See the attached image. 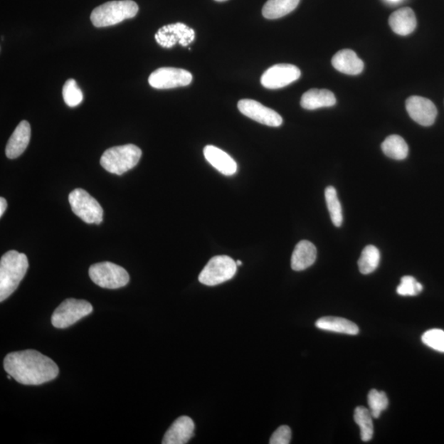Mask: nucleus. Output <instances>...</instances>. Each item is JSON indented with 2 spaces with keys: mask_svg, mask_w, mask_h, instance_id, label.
<instances>
[{
  "mask_svg": "<svg viewBox=\"0 0 444 444\" xmlns=\"http://www.w3.org/2000/svg\"><path fill=\"white\" fill-rule=\"evenodd\" d=\"M7 208V201L4 198H0V216H2Z\"/></svg>",
  "mask_w": 444,
  "mask_h": 444,
  "instance_id": "nucleus-32",
  "label": "nucleus"
},
{
  "mask_svg": "<svg viewBox=\"0 0 444 444\" xmlns=\"http://www.w3.org/2000/svg\"><path fill=\"white\" fill-rule=\"evenodd\" d=\"M195 426L189 416H181L174 421L163 438V444H185L194 435Z\"/></svg>",
  "mask_w": 444,
  "mask_h": 444,
  "instance_id": "nucleus-14",
  "label": "nucleus"
},
{
  "mask_svg": "<svg viewBox=\"0 0 444 444\" xmlns=\"http://www.w3.org/2000/svg\"><path fill=\"white\" fill-rule=\"evenodd\" d=\"M89 277L95 284L105 289H119L130 282L128 272L110 262L93 264L89 268Z\"/></svg>",
  "mask_w": 444,
  "mask_h": 444,
  "instance_id": "nucleus-5",
  "label": "nucleus"
},
{
  "mask_svg": "<svg viewBox=\"0 0 444 444\" xmlns=\"http://www.w3.org/2000/svg\"><path fill=\"white\" fill-rule=\"evenodd\" d=\"M354 420L361 429V437L364 442L372 440L374 435L373 416L364 406H358L354 414Z\"/></svg>",
  "mask_w": 444,
  "mask_h": 444,
  "instance_id": "nucleus-24",
  "label": "nucleus"
},
{
  "mask_svg": "<svg viewBox=\"0 0 444 444\" xmlns=\"http://www.w3.org/2000/svg\"><path fill=\"white\" fill-rule=\"evenodd\" d=\"M31 139V125L28 121L23 120L17 126L8 142L5 153L9 159L18 158L26 149Z\"/></svg>",
  "mask_w": 444,
  "mask_h": 444,
  "instance_id": "nucleus-15",
  "label": "nucleus"
},
{
  "mask_svg": "<svg viewBox=\"0 0 444 444\" xmlns=\"http://www.w3.org/2000/svg\"><path fill=\"white\" fill-rule=\"evenodd\" d=\"M406 107L411 118L422 126H431L435 123L438 110L430 100L413 96L406 100Z\"/></svg>",
  "mask_w": 444,
  "mask_h": 444,
  "instance_id": "nucleus-13",
  "label": "nucleus"
},
{
  "mask_svg": "<svg viewBox=\"0 0 444 444\" xmlns=\"http://www.w3.org/2000/svg\"><path fill=\"white\" fill-rule=\"evenodd\" d=\"M63 97L70 107H76L83 100V94L74 79H68L63 88Z\"/></svg>",
  "mask_w": 444,
  "mask_h": 444,
  "instance_id": "nucleus-28",
  "label": "nucleus"
},
{
  "mask_svg": "<svg viewBox=\"0 0 444 444\" xmlns=\"http://www.w3.org/2000/svg\"><path fill=\"white\" fill-rule=\"evenodd\" d=\"M384 154L396 161L404 160L408 156L409 148L399 135H390L382 144Z\"/></svg>",
  "mask_w": 444,
  "mask_h": 444,
  "instance_id": "nucleus-23",
  "label": "nucleus"
},
{
  "mask_svg": "<svg viewBox=\"0 0 444 444\" xmlns=\"http://www.w3.org/2000/svg\"><path fill=\"white\" fill-rule=\"evenodd\" d=\"M318 329L347 335H357L359 327L353 322L338 317L327 316L316 322Z\"/></svg>",
  "mask_w": 444,
  "mask_h": 444,
  "instance_id": "nucleus-21",
  "label": "nucleus"
},
{
  "mask_svg": "<svg viewBox=\"0 0 444 444\" xmlns=\"http://www.w3.org/2000/svg\"><path fill=\"white\" fill-rule=\"evenodd\" d=\"M4 367L8 374L19 384L41 385L57 378L60 370L54 361L35 350L8 354Z\"/></svg>",
  "mask_w": 444,
  "mask_h": 444,
  "instance_id": "nucleus-1",
  "label": "nucleus"
},
{
  "mask_svg": "<svg viewBox=\"0 0 444 444\" xmlns=\"http://www.w3.org/2000/svg\"><path fill=\"white\" fill-rule=\"evenodd\" d=\"M92 305L87 300L67 299L56 308L51 317V324L56 329H67L78 321L92 314Z\"/></svg>",
  "mask_w": 444,
  "mask_h": 444,
  "instance_id": "nucleus-7",
  "label": "nucleus"
},
{
  "mask_svg": "<svg viewBox=\"0 0 444 444\" xmlns=\"http://www.w3.org/2000/svg\"><path fill=\"white\" fill-rule=\"evenodd\" d=\"M73 213L88 224L99 225L103 221L102 206L86 190L76 189L68 195Z\"/></svg>",
  "mask_w": 444,
  "mask_h": 444,
  "instance_id": "nucleus-6",
  "label": "nucleus"
},
{
  "mask_svg": "<svg viewBox=\"0 0 444 444\" xmlns=\"http://www.w3.org/2000/svg\"><path fill=\"white\" fill-rule=\"evenodd\" d=\"M317 248L308 240H302L296 245L292 256V268L294 271H303L314 263Z\"/></svg>",
  "mask_w": 444,
  "mask_h": 444,
  "instance_id": "nucleus-20",
  "label": "nucleus"
},
{
  "mask_svg": "<svg viewBox=\"0 0 444 444\" xmlns=\"http://www.w3.org/2000/svg\"><path fill=\"white\" fill-rule=\"evenodd\" d=\"M236 264H237V266H240V265H242V262L240 261V260H238V261H236Z\"/></svg>",
  "mask_w": 444,
  "mask_h": 444,
  "instance_id": "nucleus-33",
  "label": "nucleus"
},
{
  "mask_svg": "<svg viewBox=\"0 0 444 444\" xmlns=\"http://www.w3.org/2000/svg\"><path fill=\"white\" fill-rule=\"evenodd\" d=\"M238 109L247 117L256 122L270 127H279L282 125V118L276 111L264 107L256 100L244 99L238 103Z\"/></svg>",
  "mask_w": 444,
  "mask_h": 444,
  "instance_id": "nucleus-12",
  "label": "nucleus"
},
{
  "mask_svg": "<svg viewBox=\"0 0 444 444\" xmlns=\"http://www.w3.org/2000/svg\"><path fill=\"white\" fill-rule=\"evenodd\" d=\"M215 1H216V2H225V1H227V0H215Z\"/></svg>",
  "mask_w": 444,
  "mask_h": 444,
  "instance_id": "nucleus-34",
  "label": "nucleus"
},
{
  "mask_svg": "<svg viewBox=\"0 0 444 444\" xmlns=\"http://www.w3.org/2000/svg\"><path fill=\"white\" fill-rule=\"evenodd\" d=\"M193 80L192 74L189 71L176 68H160L153 72L148 83L156 89H171L186 87Z\"/></svg>",
  "mask_w": 444,
  "mask_h": 444,
  "instance_id": "nucleus-9",
  "label": "nucleus"
},
{
  "mask_svg": "<svg viewBox=\"0 0 444 444\" xmlns=\"http://www.w3.org/2000/svg\"><path fill=\"white\" fill-rule=\"evenodd\" d=\"M368 403L373 418L377 419L381 415L382 411L388 408V396L384 392L373 389L368 395Z\"/></svg>",
  "mask_w": 444,
  "mask_h": 444,
  "instance_id": "nucleus-27",
  "label": "nucleus"
},
{
  "mask_svg": "<svg viewBox=\"0 0 444 444\" xmlns=\"http://www.w3.org/2000/svg\"><path fill=\"white\" fill-rule=\"evenodd\" d=\"M332 65L335 70L348 75H358L364 70V63L352 50H342L332 57Z\"/></svg>",
  "mask_w": 444,
  "mask_h": 444,
  "instance_id": "nucleus-17",
  "label": "nucleus"
},
{
  "mask_svg": "<svg viewBox=\"0 0 444 444\" xmlns=\"http://www.w3.org/2000/svg\"><path fill=\"white\" fill-rule=\"evenodd\" d=\"M155 39L164 48H172L177 43L186 47L195 40V31L182 23L169 24L158 30Z\"/></svg>",
  "mask_w": 444,
  "mask_h": 444,
  "instance_id": "nucleus-10",
  "label": "nucleus"
},
{
  "mask_svg": "<svg viewBox=\"0 0 444 444\" xmlns=\"http://www.w3.org/2000/svg\"><path fill=\"white\" fill-rule=\"evenodd\" d=\"M237 264L226 255L213 257L199 274V282L214 287L233 278L237 271Z\"/></svg>",
  "mask_w": 444,
  "mask_h": 444,
  "instance_id": "nucleus-8",
  "label": "nucleus"
},
{
  "mask_svg": "<svg viewBox=\"0 0 444 444\" xmlns=\"http://www.w3.org/2000/svg\"><path fill=\"white\" fill-rule=\"evenodd\" d=\"M300 75L299 68L289 63H279L264 72L261 83L264 88L268 89H279L298 80Z\"/></svg>",
  "mask_w": 444,
  "mask_h": 444,
  "instance_id": "nucleus-11",
  "label": "nucleus"
},
{
  "mask_svg": "<svg viewBox=\"0 0 444 444\" xmlns=\"http://www.w3.org/2000/svg\"><path fill=\"white\" fill-rule=\"evenodd\" d=\"M388 23L394 33L400 36L413 33L417 24L416 14L411 8L396 10L391 14Z\"/></svg>",
  "mask_w": 444,
  "mask_h": 444,
  "instance_id": "nucleus-18",
  "label": "nucleus"
},
{
  "mask_svg": "<svg viewBox=\"0 0 444 444\" xmlns=\"http://www.w3.org/2000/svg\"><path fill=\"white\" fill-rule=\"evenodd\" d=\"M380 253L374 245H368L364 248L361 258L358 261L359 270L364 275L372 273L379 265Z\"/></svg>",
  "mask_w": 444,
  "mask_h": 444,
  "instance_id": "nucleus-25",
  "label": "nucleus"
},
{
  "mask_svg": "<svg viewBox=\"0 0 444 444\" xmlns=\"http://www.w3.org/2000/svg\"><path fill=\"white\" fill-rule=\"evenodd\" d=\"M421 339L427 347L444 353V331L430 329L423 334Z\"/></svg>",
  "mask_w": 444,
  "mask_h": 444,
  "instance_id": "nucleus-29",
  "label": "nucleus"
},
{
  "mask_svg": "<svg viewBox=\"0 0 444 444\" xmlns=\"http://www.w3.org/2000/svg\"><path fill=\"white\" fill-rule=\"evenodd\" d=\"M292 440V430L287 426H280L273 433L269 443L270 444H289Z\"/></svg>",
  "mask_w": 444,
  "mask_h": 444,
  "instance_id": "nucleus-31",
  "label": "nucleus"
},
{
  "mask_svg": "<svg viewBox=\"0 0 444 444\" xmlns=\"http://www.w3.org/2000/svg\"><path fill=\"white\" fill-rule=\"evenodd\" d=\"M204 154L211 166L224 176H233L237 171V164L230 155L215 146L204 147Z\"/></svg>",
  "mask_w": 444,
  "mask_h": 444,
  "instance_id": "nucleus-16",
  "label": "nucleus"
},
{
  "mask_svg": "<svg viewBox=\"0 0 444 444\" xmlns=\"http://www.w3.org/2000/svg\"><path fill=\"white\" fill-rule=\"evenodd\" d=\"M29 263L24 253L10 250L0 260V301L11 295L28 271Z\"/></svg>",
  "mask_w": 444,
  "mask_h": 444,
  "instance_id": "nucleus-2",
  "label": "nucleus"
},
{
  "mask_svg": "<svg viewBox=\"0 0 444 444\" xmlns=\"http://www.w3.org/2000/svg\"><path fill=\"white\" fill-rule=\"evenodd\" d=\"M300 0H268L263 8V17L278 19L294 11Z\"/></svg>",
  "mask_w": 444,
  "mask_h": 444,
  "instance_id": "nucleus-22",
  "label": "nucleus"
},
{
  "mask_svg": "<svg viewBox=\"0 0 444 444\" xmlns=\"http://www.w3.org/2000/svg\"><path fill=\"white\" fill-rule=\"evenodd\" d=\"M325 199L333 225L337 227L342 226L343 221L342 205L334 187L329 186L325 189Z\"/></svg>",
  "mask_w": 444,
  "mask_h": 444,
  "instance_id": "nucleus-26",
  "label": "nucleus"
},
{
  "mask_svg": "<svg viewBox=\"0 0 444 444\" xmlns=\"http://www.w3.org/2000/svg\"><path fill=\"white\" fill-rule=\"evenodd\" d=\"M389 1H391V2H398V1H399V0H389Z\"/></svg>",
  "mask_w": 444,
  "mask_h": 444,
  "instance_id": "nucleus-35",
  "label": "nucleus"
},
{
  "mask_svg": "<svg viewBox=\"0 0 444 444\" xmlns=\"http://www.w3.org/2000/svg\"><path fill=\"white\" fill-rule=\"evenodd\" d=\"M139 12V6L133 0H120L100 5L91 14V21L96 28H107L133 18Z\"/></svg>",
  "mask_w": 444,
  "mask_h": 444,
  "instance_id": "nucleus-3",
  "label": "nucleus"
},
{
  "mask_svg": "<svg viewBox=\"0 0 444 444\" xmlns=\"http://www.w3.org/2000/svg\"><path fill=\"white\" fill-rule=\"evenodd\" d=\"M335 95L327 89H310L301 97L300 105L305 110H317L335 105Z\"/></svg>",
  "mask_w": 444,
  "mask_h": 444,
  "instance_id": "nucleus-19",
  "label": "nucleus"
},
{
  "mask_svg": "<svg viewBox=\"0 0 444 444\" xmlns=\"http://www.w3.org/2000/svg\"><path fill=\"white\" fill-rule=\"evenodd\" d=\"M423 285L411 276H405L396 288V292L403 296H416L422 292Z\"/></svg>",
  "mask_w": 444,
  "mask_h": 444,
  "instance_id": "nucleus-30",
  "label": "nucleus"
},
{
  "mask_svg": "<svg viewBox=\"0 0 444 444\" xmlns=\"http://www.w3.org/2000/svg\"><path fill=\"white\" fill-rule=\"evenodd\" d=\"M142 150L134 144L109 148L100 158V165L105 171L122 176L137 165L142 157Z\"/></svg>",
  "mask_w": 444,
  "mask_h": 444,
  "instance_id": "nucleus-4",
  "label": "nucleus"
}]
</instances>
